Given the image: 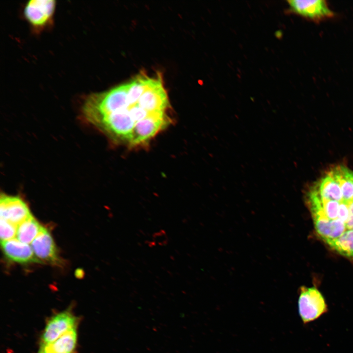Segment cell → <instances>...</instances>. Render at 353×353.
<instances>
[{"instance_id":"ba28073f","label":"cell","mask_w":353,"mask_h":353,"mask_svg":"<svg viewBox=\"0 0 353 353\" xmlns=\"http://www.w3.org/2000/svg\"><path fill=\"white\" fill-rule=\"evenodd\" d=\"M288 3L294 12L310 19H319L333 15L332 11L324 0H290Z\"/></svg>"},{"instance_id":"52a82bcc","label":"cell","mask_w":353,"mask_h":353,"mask_svg":"<svg viewBox=\"0 0 353 353\" xmlns=\"http://www.w3.org/2000/svg\"><path fill=\"white\" fill-rule=\"evenodd\" d=\"M4 254L10 260L22 264L42 263L35 255L32 248L17 238L1 241Z\"/></svg>"},{"instance_id":"7a4b0ae2","label":"cell","mask_w":353,"mask_h":353,"mask_svg":"<svg viewBox=\"0 0 353 353\" xmlns=\"http://www.w3.org/2000/svg\"><path fill=\"white\" fill-rule=\"evenodd\" d=\"M141 107L155 114H168L170 103L161 78L156 77L153 83L143 93L139 100Z\"/></svg>"},{"instance_id":"3957f363","label":"cell","mask_w":353,"mask_h":353,"mask_svg":"<svg viewBox=\"0 0 353 353\" xmlns=\"http://www.w3.org/2000/svg\"><path fill=\"white\" fill-rule=\"evenodd\" d=\"M55 8L53 0H31L25 7L24 15L32 27L39 30L51 23Z\"/></svg>"},{"instance_id":"2e32d148","label":"cell","mask_w":353,"mask_h":353,"mask_svg":"<svg viewBox=\"0 0 353 353\" xmlns=\"http://www.w3.org/2000/svg\"><path fill=\"white\" fill-rule=\"evenodd\" d=\"M323 199V211L325 215L330 220L337 219L340 203L338 202Z\"/></svg>"},{"instance_id":"277c9868","label":"cell","mask_w":353,"mask_h":353,"mask_svg":"<svg viewBox=\"0 0 353 353\" xmlns=\"http://www.w3.org/2000/svg\"><path fill=\"white\" fill-rule=\"evenodd\" d=\"M0 219L18 227L32 215L26 203L19 196L1 193L0 198Z\"/></svg>"},{"instance_id":"4fadbf2b","label":"cell","mask_w":353,"mask_h":353,"mask_svg":"<svg viewBox=\"0 0 353 353\" xmlns=\"http://www.w3.org/2000/svg\"><path fill=\"white\" fill-rule=\"evenodd\" d=\"M43 226L31 215L17 227V239L23 243H32Z\"/></svg>"},{"instance_id":"8992f818","label":"cell","mask_w":353,"mask_h":353,"mask_svg":"<svg viewBox=\"0 0 353 353\" xmlns=\"http://www.w3.org/2000/svg\"><path fill=\"white\" fill-rule=\"evenodd\" d=\"M31 247L35 255L42 263L53 265L61 263L53 239L46 228L42 227L31 243Z\"/></svg>"},{"instance_id":"7c38bea8","label":"cell","mask_w":353,"mask_h":353,"mask_svg":"<svg viewBox=\"0 0 353 353\" xmlns=\"http://www.w3.org/2000/svg\"><path fill=\"white\" fill-rule=\"evenodd\" d=\"M330 171L340 185L342 202L348 204L353 201V172L342 165L337 166Z\"/></svg>"},{"instance_id":"9c48e42d","label":"cell","mask_w":353,"mask_h":353,"mask_svg":"<svg viewBox=\"0 0 353 353\" xmlns=\"http://www.w3.org/2000/svg\"><path fill=\"white\" fill-rule=\"evenodd\" d=\"M313 220L317 233L325 242L338 238L347 228L346 224L338 219L330 220L326 217L317 216L313 217Z\"/></svg>"},{"instance_id":"e0dca14e","label":"cell","mask_w":353,"mask_h":353,"mask_svg":"<svg viewBox=\"0 0 353 353\" xmlns=\"http://www.w3.org/2000/svg\"><path fill=\"white\" fill-rule=\"evenodd\" d=\"M349 217V209L348 204L344 202H341L339 207L337 219L346 224L348 220Z\"/></svg>"},{"instance_id":"5bb4252c","label":"cell","mask_w":353,"mask_h":353,"mask_svg":"<svg viewBox=\"0 0 353 353\" xmlns=\"http://www.w3.org/2000/svg\"><path fill=\"white\" fill-rule=\"evenodd\" d=\"M326 242L339 253L353 258V229L345 231L338 238Z\"/></svg>"},{"instance_id":"d6986e66","label":"cell","mask_w":353,"mask_h":353,"mask_svg":"<svg viewBox=\"0 0 353 353\" xmlns=\"http://www.w3.org/2000/svg\"><path fill=\"white\" fill-rule=\"evenodd\" d=\"M38 353H47L43 349H42V348L40 347Z\"/></svg>"},{"instance_id":"30bf717a","label":"cell","mask_w":353,"mask_h":353,"mask_svg":"<svg viewBox=\"0 0 353 353\" xmlns=\"http://www.w3.org/2000/svg\"><path fill=\"white\" fill-rule=\"evenodd\" d=\"M314 188L324 199L342 202V194L338 182L329 171Z\"/></svg>"},{"instance_id":"8fae6325","label":"cell","mask_w":353,"mask_h":353,"mask_svg":"<svg viewBox=\"0 0 353 353\" xmlns=\"http://www.w3.org/2000/svg\"><path fill=\"white\" fill-rule=\"evenodd\" d=\"M76 341L77 332L75 327L52 343L41 344L40 347L48 353H73Z\"/></svg>"},{"instance_id":"5b68a950","label":"cell","mask_w":353,"mask_h":353,"mask_svg":"<svg viewBox=\"0 0 353 353\" xmlns=\"http://www.w3.org/2000/svg\"><path fill=\"white\" fill-rule=\"evenodd\" d=\"M76 318L70 311H64L52 316L47 322L42 336V344L54 342L76 327Z\"/></svg>"},{"instance_id":"ac0fdd59","label":"cell","mask_w":353,"mask_h":353,"mask_svg":"<svg viewBox=\"0 0 353 353\" xmlns=\"http://www.w3.org/2000/svg\"><path fill=\"white\" fill-rule=\"evenodd\" d=\"M349 209V217L346 223V227L348 229H353V201L348 203Z\"/></svg>"},{"instance_id":"9a60e30c","label":"cell","mask_w":353,"mask_h":353,"mask_svg":"<svg viewBox=\"0 0 353 353\" xmlns=\"http://www.w3.org/2000/svg\"><path fill=\"white\" fill-rule=\"evenodd\" d=\"M0 225L1 241L13 239L16 236L18 227L2 219H0Z\"/></svg>"},{"instance_id":"6da1fadb","label":"cell","mask_w":353,"mask_h":353,"mask_svg":"<svg viewBox=\"0 0 353 353\" xmlns=\"http://www.w3.org/2000/svg\"><path fill=\"white\" fill-rule=\"evenodd\" d=\"M298 310L304 324L312 322L328 311L326 301L315 287H301L298 300Z\"/></svg>"}]
</instances>
